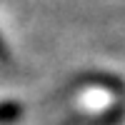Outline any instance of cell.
<instances>
[{
	"label": "cell",
	"mask_w": 125,
	"mask_h": 125,
	"mask_svg": "<svg viewBox=\"0 0 125 125\" xmlns=\"http://www.w3.org/2000/svg\"><path fill=\"white\" fill-rule=\"evenodd\" d=\"M10 60V53H8V45L3 43V38H0V62H8Z\"/></svg>",
	"instance_id": "3"
},
{
	"label": "cell",
	"mask_w": 125,
	"mask_h": 125,
	"mask_svg": "<svg viewBox=\"0 0 125 125\" xmlns=\"http://www.w3.org/2000/svg\"><path fill=\"white\" fill-rule=\"evenodd\" d=\"M123 113H125V105L120 103V105H115V108H110V110H105V115H100L93 125H118L120 120H123Z\"/></svg>",
	"instance_id": "2"
},
{
	"label": "cell",
	"mask_w": 125,
	"mask_h": 125,
	"mask_svg": "<svg viewBox=\"0 0 125 125\" xmlns=\"http://www.w3.org/2000/svg\"><path fill=\"white\" fill-rule=\"evenodd\" d=\"M23 113H25V108L18 100H0V125L18 123L23 118Z\"/></svg>",
	"instance_id": "1"
}]
</instances>
